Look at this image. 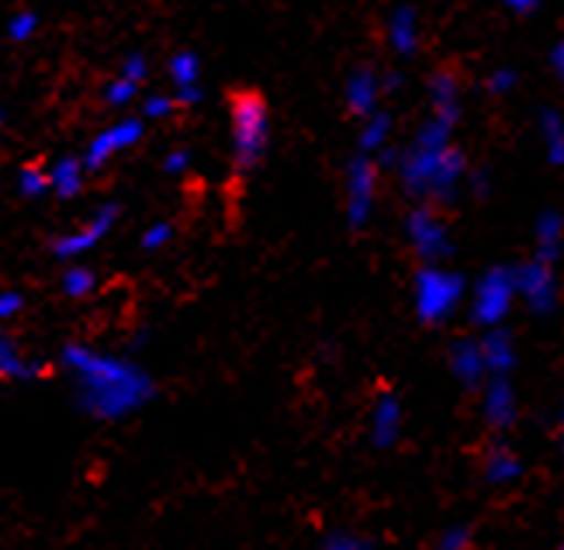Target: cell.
I'll return each instance as SVG.
<instances>
[{
	"mask_svg": "<svg viewBox=\"0 0 564 550\" xmlns=\"http://www.w3.org/2000/svg\"><path fill=\"white\" fill-rule=\"evenodd\" d=\"M59 360L77 378V406L94 419H126L156 395V381L139 364L97 354L84 343L63 346Z\"/></svg>",
	"mask_w": 564,
	"mask_h": 550,
	"instance_id": "6da1fadb",
	"label": "cell"
},
{
	"mask_svg": "<svg viewBox=\"0 0 564 550\" xmlns=\"http://www.w3.org/2000/svg\"><path fill=\"white\" fill-rule=\"evenodd\" d=\"M451 125L430 118L412 145L399 157V177L415 197H447L468 170L460 149L451 142Z\"/></svg>",
	"mask_w": 564,
	"mask_h": 550,
	"instance_id": "7a4b0ae2",
	"label": "cell"
},
{
	"mask_svg": "<svg viewBox=\"0 0 564 550\" xmlns=\"http://www.w3.org/2000/svg\"><path fill=\"white\" fill-rule=\"evenodd\" d=\"M229 132L236 173L257 170L267 157V142H271V111H267L260 90L242 87L229 94Z\"/></svg>",
	"mask_w": 564,
	"mask_h": 550,
	"instance_id": "3957f363",
	"label": "cell"
},
{
	"mask_svg": "<svg viewBox=\"0 0 564 550\" xmlns=\"http://www.w3.org/2000/svg\"><path fill=\"white\" fill-rule=\"evenodd\" d=\"M412 294H415V315H420L426 326H436V322L454 315L457 302L464 298V278L444 267H426L415 273Z\"/></svg>",
	"mask_w": 564,
	"mask_h": 550,
	"instance_id": "277c9868",
	"label": "cell"
},
{
	"mask_svg": "<svg viewBox=\"0 0 564 550\" xmlns=\"http://www.w3.org/2000/svg\"><path fill=\"white\" fill-rule=\"evenodd\" d=\"M512 298H517V270H512V267H492L488 273H481V281L475 288L471 319L485 330L499 326V322L512 309Z\"/></svg>",
	"mask_w": 564,
	"mask_h": 550,
	"instance_id": "5b68a950",
	"label": "cell"
},
{
	"mask_svg": "<svg viewBox=\"0 0 564 550\" xmlns=\"http://www.w3.org/2000/svg\"><path fill=\"white\" fill-rule=\"evenodd\" d=\"M142 136H145V118L142 115L139 118H121V121L108 125V129L101 136H94L90 145L84 149L80 160H84L87 173H101L118 153H126V149L139 145Z\"/></svg>",
	"mask_w": 564,
	"mask_h": 550,
	"instance_id": "8992f818",
	"label": "cell"
},
{
	"mask_svg": "<svg viewBox=\"0 0 564 550\" xmlns=\"http://www.w3.org/2000/svg\"><path fill=\"white\" fill-rule=\"evenodd\" d=\"M378 197V163L371 153H360L347 166V222L350 229H364L367 218L375 212Z\"/></svg>",
	"mask_w": 564,
	"mask_h": 550,
	"instance_id": "52a82bcc",
	"label": "cell"
},
{
	"mask_svg": "<svg viewBox=\"0 0 564 550\" xmlns=\"http://www.w3.org/2000/svg\"><path fill=\"white\" fill-rule=\"evenodd\" d=\"M118 215H121V208H118L115 202H105L101 208H97V212L90 215L87 225H80V229H73V233H66V236H56L53 242H48V249H53V257H56V260H66V263H69L73 257H84V254H90V249L115 229Z\"/></svg>",
	"mask_w": 564,
	"mask_h": 550,
	"instance_id": "ba28073f",
	"label": "cell"
},
{
	"mask_svg": "<svg viewBox=\"0 0 564 550\" xmlns=\"http://www.w3.org/2000/svg\"><path fill=\"white\" fill-rule=\"evenodd\" d=\"M409 242H412L415 254H420L423 260H430V263L454 254L447 222L440 218L433 208H426V205L412 208V215H409Z\"/></svg>",
	"mask_w": 564,
	"mask_h": 550,
	"instance_id": "9c48e42d",
	"label": "cell"
},
{
	"mask_svg": "<svg viewBox=\"0 0 564 550\" xmlns=\"http://www.w3.org/2000/svg\"><path fill=\"white\" fill-rule=\"evenodd\" d=\"M517 294L536 312V315H551L557 305V278H554V263L547 260H530L517 267Z\"/></svg>",
	"mask_w": 564,
	"mask_h": 550,
	"instance_id": "30bf717a",
	"label": "cell"
},
{
	"mask_svg": "<svg viewBox=\"0 0 564 550\" xmlns=\"http://www.w3.org/2000/svg\"><path fill=\"white\" fill-rule=\"evenodd\" d=\"M481 412L488 419V427L496 430H509L512 422H517V395L509 388V374H492L485 385V402H481Z\"/></svg>",
	"mask_w": 564,
	"mask_h": 550,
	"instance_id": "8fae6325",
	"label": "cell"
},
{
	"mask_svg": "<svg viewBox=\"0 0 564 550\" xmlns=\"http://www.w3.org/2000/svg\"><path fill=\"white\" fill-rule=\"evenodd\" d=\"M384 94L381 87V77L371 69V66H360L350 73L347 80V111L357 115V118H367L378 111V97Z\"/></svg>",
	"mask_w": 564,
	"mask_h": 550,
	"instance_id": "7c38bea8",
	"label": "cell"
},
{
	"mask_svg": "<svg viewBox=\"0 0 564 550\" xmlns=\"http://www.w3.org/2000/svg\"><path fill=\"white\" fill-rule=\"evenodd\" d=\"M430 105H433V118L454 129L457 118H460V84H457V77H454L451 69L433 73V80H430Z\"/></svg>",
	"mask_w": 564,
	"mask_h": 550,
	"instance_id": "4fadbf2b",
	"label": "cell"
},
{
	"mask_svg": "<svg viewBox=\"0 0 564 550\" xmlns=\"http://www.w3.org/2000/svg\"><path fill=\"white\" fill-rule=\"evenodd\" d=\"M45 374V364L39 360H24L18 354L14 339L8 336L4 322H0V381H35Z\"/></svg>",
	"mask_w": 564,
	"mask_h": 550,
	"instance_id": "5bb4252c",
	"label": "cell"
},
{
	"mask_svg": "<svg viewBox=\"0 0 564 550\" xmlns=\"http://www.w3.org/2000/svg\"><path fill=\"white\" fill-rule=\"evenodd\" d=\"M399 430H402V402L391 391H381L371 412V436L378 446H391L399 440Z\"/></svg>",
	"mask_w": 564,
	"mask_h": 550,
	"instance_id": "9a60e30c",
	"label": "cell"
},
{
	"mask_svg": "<svg viewBox=\"0 0 564 550\" xmlns=\"http://www.w3.org/2000/svg\"><path fill=\"white\" fill-rule=\"evenodd\" d=\"M451 367H454V378L460 385H468V388L481 385L488 378V367H485V357H481V343H471V339L454 343Z\"/></svg>",
	"mask_w": 564,
	"mask_h": 550,
	"instance_id": "2e32d148",
	"label": "cell"
},
{
	"mask_svg": "<svg viewBox=\"0 0 564 550\" xmlns=\"http://www.w3.org/2000/svg\"><path fill=\"white\" fill-rule=\"evenodd\" d=\"M481 357L488 367V378H492V374H509L517 367V346H512V336L499 326H488V333L481 339Z\"/></svg>",
	"mask_w": 564,
	"mask_h": 550,
	"instance_id": "e0dca14e",
	"label": "cell"
},
{
	"mask_svg": "<svg viewBox=\"0 0 564 550\" xmlns=\"http://www.w3.org/2000/svg\"><path fill=\"white\" fill-rule=\"evenodd\" d=\"M84 177H87V166L80 157H59L48 166V184H53V194L59 202H73V197L84 191Z\"/></svg>",
	"mask_w": 564,
	"mask_h": 550,
	"instance_id": "ac0fdd59",
	"label": "cell"
},
{
	"mask_svg": "<svg viewBox=\"0 0 564 550\" xmlns=\"http://www.w3.org/2000/svg\"><path fill=\"white\" fill-rule=\"evenodd\" d=\"M388 45L395 48L399 56H415L420 48V18L412 8H395L388 18Z\"/></svg>",
	"mask_w": 564,
	"mask_h": 550,
	"instance_id": "d6986e66",
	"label": "cell"
},
{
	"mask_svg": "<svg viewBox=\"0 0 564 550\" xmlns=\"http://www.w3.org/2000/svg\"><path fill=\"white\" fill-rule=\"evenodd\" d=\"M561 242H564V218L557 212H544L536 218V260L554 263L561 257Z\"/></svg>",
	"mask_w": 564,
	"mask_h": 550,
	"instance_id": "ffe728a7",
	"label": "cell"
},
{
	"mask_svg": "<svg viewBox=\"0 0 564 550\" xmlns=\"http://www.w3.org/2000/svg\"><path fill=\"white\" fill-rule=\"evenodd\" d=\"M481 471L488 485H506V482H517L523 474V461L517 454H509L506 446H496V450H488Z\"/></svg>",
	"mask_w": 564,
	"mask_h": 550,
	"instance_id": "44dd1931",
	"label": "cell"
},
{
	"mask_svg": "<svg viewBox=\"0 0 564 550\" xmlns=\"http://www.w3.org/2000/svg\"><path fill=\"white\" fill-rule=\"evenodd\" d=\"M541 136L551 166H564V118L557 111H541Z\"/></svg>",
	"mask_w": 564,
	"mask_h": 550,
	"instance_id": "7402d4cb",
	"label": "cell"
},
{
	"mask_svg": "<svg viewBox=\"0 0 564 550\" xmlns=\"http://www.w3.org/2000/svg\"><path fill=\"white\" fill-rule=\"evenodd\" d=\"M391 139V118L384 111H375L364 118V129H360V153H381Z\"/></svg>",
	"mask_w": 564,
	"mask_h": 550,
	"instance_id": "603a6c76",
	"label": "cell"
},
{
	"mask_svg": "<svg viewBox=\"0 0 564 550\" xmlns=\"http://www.w3.org/2000/svg\"><path fill=\"white\" fill-rule=\"evenodd\" d=\"M18 191L24 197H42V194L53 191V184H48V166H42V163H24L18 170Z\"/></svg>",
	"mask_w": 564,
	"mask_h": 550,
	"instance_id": "cb8c5ba5",
	"label": "cell"
},
{
	"mask_svg": "<svg viewBox=\"0 0 564 550\" xmlns=\"http://www.w3.org/2000/svg\"><path fill=\"white\" fill-rule=\"evenodd\" d=\"M63 291L69 298H87V294H94L97 291V273L90 267H84V263L66 267V273H63Z\"/></svg>",
	"mask_w": 564,
	"mask_h": 550,
	"instance_id": "d4e9b609",
	"label": "cell"
},
{
	"mask_svg": "<svg viewBox=\"0 0 564 550\" xmlns=\"http://www.w3.org/2000/svg\"><path fill=\"white\" fill-rule=\"evenodd\" d=\"M170 80H174V87H187V84H198L202 77V63L194 53H177V56H170Z\"/></svg>",
	"mask_w": 564,
	"mask_h": 550,
	"instance_id": "484cf974",
	"label": "cell"
},
{
	"mask_svg": "<svg viewBox=\"0 0 564 550\" xmlns=\"http://www.w3.org/2000/svg\"><path fill=\"white\" fill-rule=\"evenodd\" d=\"M39 24H42V18L35 11H14L8 18V39L11 42H29V39H35Z\"/></svg>",
	"mask_w": 564,
	"mask_h": 550,
	"instance_id": "4316f807",
	"label": "cell"
},
{
	"mask_svg": "<svg viewBox=\"0 0 564 550\" xmlns=\"http://www.w3.org/2000/svg\"><path fill=\"white\" fill-rule=\"evenodd\" d=\"M139 87L142 84H135V80H129V77H118V80H111L108 87H105V101L111 105V108H129L135 97H139Z\"/></svg>",
	"mask_w": 564,
	"mask_h": 550,
	"instance_id": "83f0119b",
	"label": "cell"
},
{
	"mask_svg": "<svg viewBox=\"0 0 564 550\" xmlns=\"http://www.w3.org/2000/svg\"><path fill=\"white\" fill-rule=\"evenodd\" d=\"M170 239H174V225H170V222H156V225H150V229L142 233L139 246L145 249V254H156V249H163Z\"/></svg>",
	"mask_w": 564,
	"mask_h": 550,
	"instance_id": "f1b7e54d",
	"label": "cell"
},
{
	"mask_svg": "<svg viewBox=\"0 0 564 550\" xmlns=\"http://www.w3.org/2000/svg\"><path fill=\"white\" fill-rule=\"evenodd\" d=\"M174 111H181L177 97H166V94H153L142 101V118H170Z\"/></svg>",
	"mask_w": 564,
	"mask_h": 550,
	"instance_id": "f546056e",
	"label": "cell"
},
{
	"mask_svg": "<svg viewBox=\"0 0 564 550\" xmlns=\"http://www.w3.org/2000/svg\"><path fill=\"white\" fill-rule=\"evenodd\" d=\"M121 77H129L135 84H145V77H150V63H145L142 53H132L126 63H121Z\"/></svg>",
	"mask_w": 564,
	"mask_h": 550,
	"instance_id": "4dcf8cb0",
	"label": "cell"
},
{
	"mask_svg": "<svg viewBox=\"0 0 564 550\" xmlns=\"http://www.w3.org/2000/svg\"><path fill=\"white\" fill-rule=\"evenodd\" d=\"M191 170V153L187 149H174V153L163 157V173H170V177H181V173Z\"/></svg>",
	"mask_w": 564,
	"mask_h": 550,
	"instance_id": "1f68e13d",
	"label": "cell"
},
{
	"mask_svg": "<svg viewBox=\"0 0 564 550\" xmlns=\"http://www.w3.org/2000/svg\"><path fill=\"white\" fill-rule=\"evenodd\" d=\"M18 312H24V294L21 291H0V322L14 319Z\"/></svg>",
	"mask_w": 564,
	"mask_h": 550,
	"instance_id": "d6a6232c",
	"label": "cell"
},
{
	"mask_svg": "<svg viewBox=\"0 0 564 550\" xmlns=\"http://www.w3.org/2000/svg\"><path fill=\"white\" fill-rule=\"evenodd\" d=\"M517 69H496L492 73V77H488V90H492V94H506V90H512V87H517Z\"/></svg>",
	"mask_w": 564,
	"mask_h": 550,
	"instance_id": "836d02e7",
	"label": "cell"
},
{
	"mask_svg": "<svg viewBox=\"0 0 564 550\" xmlns=\"http://www.w3.org/2000/svg\"><path fill=\"white\" fill-rule=\"evenodd\" d=\"M436 547H444V550H460V547H471V530L468 527H454L447 530V537H440Z\"/></svg>",
	"mask_w": 564,
	"mask_h": 550,
	"instance_id": "e575fe53",
	"label": "cell"
},
{
	"mask_svg": "<svg viewBox=\"0 0 564 550\" xmlns=\"http://www.w3.org/2000/svg\"><path fill=\"white\" fill-rule=\"evenodd\" d=\"M323 547H329V550H367V547H375V543L364 540V537H326Z\"/></svg>",
	"mask_w": 564,
	"mask_h": 550,
	"instance_id": "d590c367",
	"label": "cell"
},
{
	"mask_svg": "<svg viewBox=\"0 0 564 550\" xmlns=\"http://www.w3.org/2000/svg\"><path fill=\"white\" fill-rule=\"evenodd\" d=\"M205 97V90H202V84H187V87H177V101H181V108H194Z\"/></svg>",
	"mask_w": 564,
	"mask_h": 550,
	"instance_id": "8d00e7d4",
	"label": "cell"
},
{
	"mask_svg": "<svg viewBox=\"0 0 564 550\" xmlns=\"http://www.w3.org/2000/svg\"><path fill=\"white\" fill-rule=\"evenodd\" d=\"M471 191H475L478 197H485L488 191H492V181H488V170H478V173H471Z\"/></svg>",
	"mask_w": 564,
	"mask_h": 550,
	"instance_id": "74e56055",
	"label": "cell"
},
{
	"mask_svg": "<svg viewBox=\"0 0 564 550\" xmlns=\"http://www.w3.org/2000/svg\"><path fill=\"white\" fill-rule=\"evenodd\" d=\"M502 4L517 14H533L536 8H541V0H502Z\"/></svg>",
	"mask_w": 564,
	"mask_h": 550,
	"instance_id": "f35d334b",
	"label": "cell"
},
{
	"mask_svg": "<svg viewBox=\"0 0 564 550\" xmlns=\"http://www.w3.org/2000/svg\"><path fill=\"white\" fill-rule=\"evenodd\" d=\"M551 69L564 80V42H557V45L551 48Z\"/></svg>",
	"mask_w": 564,
	"mask_h": 550,
	"instance_id": "ab89813d",
	"label": "cell"
},
{
	"mask_svg": "<svg viewBox=\"0 0 564 550\" xmlns=\"http://www.w3.org/2000/svg\"><path fill=\"white\" fill-rule=\"evenodd\" d=\"M561 443H564V409H561Z\"/></svg>",
	"mask_w": 564,
	"mask_h": 550,
	"instance_id": "60d3db41",
	"label": "cell"
},
{
	"mask_svg": "<svg viewBox=\"0 0 564 550\" xmlns=\"http://www.w3.org/2000/svg\"><path fill=\"white\" fill-rule=\"evenodd\" d=\"M0 129H4V111H0Z\"/></svg>",
	"mask_w": 564,
	"mask_h": 550,
	"instance_id": "b9f144b4",
	"label": "cell"
},
{
	"mask_svg": "<svg viewBox=\"0 0 564 550\" xmlns=\"http://www.w3.org/2000/svg\"><path fill=\"white\" fill-rule=\"evenodd\" d=\"M561 547H564V540H561Z\"/></svg>",
	"mask_w": 564,
	"mask_h": 550,
	"instance_id": "7bdbcfd3",
	"label": "cell"
}]
</instances>
